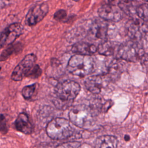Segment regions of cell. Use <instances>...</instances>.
I'll list each match as a JSON object with an SVG mask.
<instances>
[{
  "mask_svg": "<svg viewBox=\"0 0 148 148\" xmlns=\"http://www.w3.org/2000/svg\"><path fill=\"white\" fill-rule=\"evenodd\" d=\"M80 89V84L73 80H67L58 83L55 88L56 97L53 103L60 109L68 108L77 96Z\"/></svg>",
  "mask_w": 148,
  "mask_h": 148,
  "instance_id": "1",
  "label": "cell"
},
{
  "mask_svg": "<svg viewBox=\"0 0 148 148\" xmlns=\"http://www.w3.org/2000/svg\"><path fill=\"white\" fill-rule=\"evenodd\" d=\"M94 69V61L91 56L75 54L71 57L67 70L72 75L83 77L91 73Z\"/></svg>",
  "mask_w": 148,
  "mask_h": 148,
  "instance_id": "2",
  "label": "cell"
},
{
  "mask_svg": "<svg viewBox=\"0 0 148 148\" xmlns=\"http://www.w3.org/2000/svg\"><path fill=\"white\" fill-rule=\"evenodd\" d=\"M73 132L69 121L64 118H54L50 121L46 126V133L53 139H66L73 134Z\"/></svg>",
  "mask_w": 148,
  "mask_h": 148,
  "instance_id": "3",
  "label": "cell"
},
{
  "mask_svg": "<svg viewBox=\"0 0 148 148\" xmlns=\"http://www.w3.org/2000/svg\"><path fill=\"white\" fill-rule=\"evenodd\" d=\"M94 112L85 105H78L71 108L69 112L70 121L80 128H88L93 123Z\"/></svg>",
  "mask_w": 148,
  "mask_h": 148,
  "instance_id": "4",
  "label": "cell"
},
{
  "mask_svg": "<svg viewBox=\"0 0 148 148\" xmlns=\"http://www.w3.org/2000/svg\"><path fill=\"white\" fill-rule=\"evenodd\" d=\"M145 54L139 42L129 40L121 44L117 49V58L124 61L136 62L140 60Z\"/></svg>",
  "mask_w": 148,
  "mask_h": 148,
  "instance_id": "5",
  "label": "cell"
},
{
  "mask_svg": "<svg viewBox=\"0 0 148 148\" xmlns=\"http://www.w3.org/2000/svg\"><path fill=\"white\" fill-rule=\"evenodd\" d=\"M36 57L33 54L26 55L13 69L11 78L14 81H20L25 77H29L35 65Z\"/></svg>",
  "mask_w": 148,
  "mask_h": 148,
  "instance_id": "6",
  "label": "cell"
},
{
  "mask_svg": "<svg viewBox=\"0 0 148 148\" xmlns=\"http://www.w3.org/2000/svg\"><path fill=\"white\" fill-rule=\"evenodd\" d=\"M128 35L132 40L139 42L148 36V25L138 19H133L127 23Z\"/></svg>",
  "mask_w": 148,
  "mask_h": 148,
  "instance_id": "7",
  "label": "cell"
},
{
  "mask_svg": "<svg viewBox=\"0 0 148 148\" xmlns=\"http://www.w3.org/2000/svg\"><path fill=\"white\" fill-rule=\"evenodd\" d=\"M23 26L18 23L11 24L5 28L1 34V47L13 44V42L22 34Z\"/></svg>",
  "mask_w": 148,
  "mask_h": 148,
  "instance_id": "8",
  "label": "cell"
},
{
  "mask_svg": "<svg viewBox=\"0 0 148 148\" xmlns=\"http://www.w3.org/2000/svg\"><path fill=\"white\" fill-rule=\"evenodd\" d=\"M108 24L105 20L97 19L92 21L88 30V37L92 40L99 41V43L106 40Z\"/></svg>",
  "mask_w": 148,
  "mask_h": 148,
  "instance_id": "9",
  "label": "cell"
},
{
  "mask_svg": "<svg viewBox=\"0 0 148 148\" xmlns=\"http://www.w3.org/2000/svg\"><path fill=\"white\" fill-rule=\"evenodd\" d=\"M49 6L46 3L36 4L28 12L25 17V24L28 26H33L40 22L47 14Z\"/></svg>",
  "mask_w": 148,
  "mask_h": 148,
  "instance_id": "10",
  "label": "cell"
},
{
  "mask_svg": "<svg viewBox=\"0 0 148 148\" xmlns=\"http://www.w3.org/2000/svg\"><path fill=\"white\" fill-rule=\"evenodd\" d=\"M99 17L105 21L118 22L123 18V11L115 5L105 4L98 9Z\"/></svg>",
  "mask_w": 148,
  "mask_h": 148,
  "instance_id": "11",
  "label": "cell"
},
{
  "mask_svg": "<svg viewBox=\"0 0 148 148\" xmlns=\"http://www.w3.org/2000/svg\"><path fill=\"white\" fill-rule=\"evenodd\" d=\"M108 83V76L105 75H92L87 78L84 82L86 88L91 93L97 94L101 92Z\"/></svg>",
  "mask_w": 148,
  "mask_h": 148,
  "instance_id": "12",
  "label": "cell"
},
{
  "mask_svg": "<svg viewBox=\"0 0 148 148\" xmlns=\"http://www.w3.org/2000/svg\"><path fill=\"white\" fill-rule=\"evenodd\" d=\"M72 51L76 54L91 56L97 51V47L92 43L79 42L73 45Z\"/></svg>",
  "mask_w": 148,
  "mask_h": 148,
  "instance_id": "13",
  "label": "cell"
},
{
  "mask_svg": "<svg viewBox=\"0 0 148 148\" xmlns=\"http://www.w3.org/2000/svg\"><path fill=\"white\" fill-rule=\"evenodd\" d=\"M15 127L17 131L25 134H30L32 132V125L28 115L25 113H20L16 121Z\"/></svg>",
  "mask_w": 148,
  "mask_h": 148,
  "instance_id": "14",
  "label": "cell"
},
{
  "mask_svg": "<svg viewBox=\"0 0 148 148\" xmlns=\"http://www.w3.org/2000/svg\"><path fill=\"white\" fill-rule=\"evenodd\" d=\"M123 61L124 60L118 58L112 61L108 69L109 78L116 79L119 77L125 69V64Z\"/></svg>",
  "mask_w": 148,
  "mask_h": 148,
  "instance_id": "15",
  "label": "cell"
},
{
  "mask_svg": "<svg viewBox=\"0 0 148 148\" xmlns=\"http://www.w3.org/2000/svg\"><path fill=\"white\" fill-rule=\"evenodd\" d=\"M117 145L118 140L114 136L102 135L96 139L94 148H117Z\"/></svg>",
  "mask_w": 148,
  "mask_h": 148,
  "instance_id": "16",
  "label": "cell"
},
{
  "mask_svg": "<svg viewBox=\"0 0 148 148\" xmlns=\"http://www.w3.org/2000/svg\"><path fill=\"white\" fill-rule=\"evenodd\" d=\"M116 45L110 41L105 40L99 44L97 47V51L101 55L110 56L114 53Z\"/></svg>",
  "mask_w": 148,
  "mask_h": 148,
  "instance_id": "17",
  "label": "cell"
},
{
  "mask_svg": "<svg viewBox=\"0 0 148 148\" xmlns=\"http://www.w3.org/2000/svg\"><path fill=\"white\" fill-rule=\"evenodd\" d=\"M22 49V45L20 43L11 44L3 50V51L1 54V60L3 61L6 60L9 56L12 55L13 53L19 51Z\"/></svg>",
  "mask_w": 148,
  "mask_h": 148,
  "instance_id": "18",
  "label": "cell"
},
{
  "mask_svg": "<svg viewBox=\"0 0 148 148\" xmlns=\"http://www.w3.org/2000/svg\"><path fill=\"white\" fill-rule=\"evenodd\" d=\"M118 6L121 10L127 14L131 15L133 14L134 12L136 13V9H134V6L130 1H120Z\"/></svg>",
  "mask_w": 148,
  "mask_h": 148,
  "instance_id": "19",
  "label": "cell"
},
{
  "mask_svg": "<svg viewBox=\"0 0 148 148\" xmlns=\"http://www.w3.org/2000/svg\"><path fill=\"white\" fill-rule=\"evenodd\" d=\"M37 86L38 84L36 83L25 86L21 90V94L23 97L25 99H30L35 93Z\"/></svg>",
  "mask_w": 148,
  "mask_h": 148,
  "instance_id": "20",
  "label": "cell"
},
{
  "mask_svg": "<svg viewBox=\"0 0 148 148\" xmlns=\"http://www.w3.org/2000/svg\"><path fill=\"white\" fill-rule=\"evenodd\" d=\"M136 14L142 20L148 22V4L143 3L136 8Z\"/></svg>",
  "mask_w": 148,
  "mask_h": 148,
  "instance_id": "21",
  "label": "cell"
},
{
  "mask_svg": "<svg viewBox=\"0 0 148 148\" xmlns=\"http://www.w3.org/2000/svg\"><path fill=\"white\" fill-rule=\"evenodd\" d=\"M56 148H81V145L78 142L71 141L62 143L57 146Z\"/></svg>",
  "mask_w": 148,
  "mask_h": 148,
  "instance_id": "22",
  "label": "cell"
},
{
  "mask_svg": "<svg viewBox=\"0 0 148 148\" xmlns=\"http://www.w3.org/2000/svg\"><path fill=\"white\" fill-rule=\"evenodd\" d=\"M67 18V13L64 9L57 10L54 14V18L58 21L64 22Z\"/></svg>",
  "mask_w": 148,
  "mask_h": 148,
  "instance_id": "23",
  "label": "cell"
},
{
  "mask_svg": "<svg viewBox=\"0 0 148 148\" xmlns=\"http://www.w3.org/2000/svg\"><path fill=\"white\" fill-rule=\"evenodd\" d=\"M140 60L142 65L148 69V53H145Z\"/></svg>",
  "mask_w": 148,
  "mask_h": 148,
  "instance_id": "24",
  "label": "cell"
},
{
  "mask_svg": "<svg viewBox=\"0 0 148 148\" xmlns=\"http://www.w3.org/2000/svg\"><path fill=\"white\" fill-rule=\"evenodd\" d=\"M1 130L2 132H6L7 131L6 121L3 114H1Z\"/></svg>",
  "mask_w": 148,
  "mask_h": 148,
  "instance_id": "25",
  "label": "cell"
},
{
  "mask_svg": "<svg viewBox=\"0 0 148 148\" xmlns=\"http://www.w3.org/2000/svg\"><path fill=\"white\" fill-rule=\"evenodd\" d=\"M125 139L126 140H128L130 139V137H129V136L126 135V136H125Z\"/></svg>",
  "mask_w": 148,
  "mask_h": 148,
  "instance_id": "26",
  "label": "cell"
}]
</instances>
